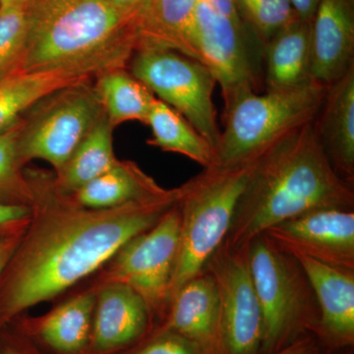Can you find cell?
<instances>
[{
  "mask_svg": "<svg viewBox=\"0 0 354 354\" xmlns=\"http://www.w3.org/2000/svg\"><path fill=\"white\" fill-rule=\"evenodd\" d=\"M113 127L104 114L64 167L55 174L58 189L64 194H74L118 162L113 150Z\"/></svg>",
  "mask_w": 354,
  "mask_h": 354,
  "instance_id": "obj_23",
  "label": "cell"
},
{
  "mask_svg": "<svg viewBox=\"0 0 354 354\" xmlns=\"http://www.w3.org/2000/svg\"><path fill=\"white\" fill-rule=\"evenodd\" d=\"M272 354H321L320 342L314 335H305L290 346Z\"/></svg>",
  "mask_w": 354,
  "mask_h": 354,
  "instance_id": "obj_32",
  "label": "cell"
},
{
  "mask_svg": "<svg viewBox=\"0 0 354 354\" xmlns=\"http://www.w3.org/2000/svg\"><path fill=\"white\" fill-rule=\"evenodd\" d=\"M17 72L62 71L95 78L127 68L138 22L106 0H27Z\"/></svg>",
  "mask_w": 354,
  "mask_h": 354,
  "instance_id": "obj_3",
  "label": "cell"
},
{
  "mask_svg": "<svg viewBox=\"0 0 354 354\" xmlns=\"http://www.w3.org/2000/svg\"><path fill=\"white\" fill-rule=\"evenodd\" d=\"M0 7H1V1H0Z\"/></svg>",
  "mask_w": 354,
  "mask_h": 354,
  "instance_id": "obj_38",
  "label": "cell"
},
{
  "mask_svg": "<svg viewBox=\"0 0 354 354\" xmlns=\"http://www.w3.org/2000/svg\"><path fill=\"white\" fill-rule=\"evenodd\" d=\"M349 1H351V3H353L354 0H349Z\"/></svg>",
  "mask_w": 354,
  "mask_h": 354,
  "instance_id": "obj_37",
  "label": "cell"
},
{
  "mask_svg": "<svg viewBox=\"0 0 354 354\" xmlns=\"http://www.w3.org/2000/svg\"><path fill=\"white\" fill-rule=\"evenodd\" d=\"M313 128L335 172L353 183L354 65L342 78L328 86Z\"/></svg>",
  "mask_w": 354,
  "mask_h": 354,
  "instance_id": "obj_18",
  "label": "cell"
},
{
  "mask_svg": "<svg viewBox=\"0 0 354 354\" xmlns=\"http://www.w3.org/2000/svg\"><path fill=\"white\" fill-rule=\"evenodd\" d=\"M97 300L92 332L83 354H120L156 328L145 300L124 283L95 286Z\"/></svg>",
  "mask_w": 354,
  "mask_h": 354,
  "instance_id": "obj_13",
  "label": "cell"
},
{
  "mask_svg": "<svg viewBox=\"0 0 354 354\" xmlns=\"http://www.w3.org/2000/svg\"><path fill=\"white\" fill-rule=\"evenodd\" d=\"M95 300L93 286L43 316L23 314L10 323L43 353L83 354L90 341Z\"/></svg>",
  "mask_w": 354,
  "mask_h": 354,
  "instance_id": "obj_17",
  "label": "cell"
},
{
  "mask_svg": "<svg viewBox=\"0 0 354 354\" xmlns=\"http://www.w3.org/2000/svg\"><path fill=\"white\" fill-rule=\"evenodd\" d=\"M120 354H199L194 344L174 330L157 327L132 348Z\"/></svg>",
  "mask_w": 354,
  "mask_h": 354,
  "instance_id": "obj_29",
  "label": "cell"
},
{
  "mask_svg": "<svg viewBox=\"0 0 354 354\" xmlns=\"http://www.w3.org/2000/svg\"><path fill=\"white\" fill-rule=\"evenodd\" d=\"M95 80L93 87L111 127L133 120L146 124L156 97L127 68L109 70Z\"/></svg>",
  "mask_w": 354,
  "mask_h": 354,
  "instance_id": "obj_25",
  "label": "cell"
},
{
  "mask_svg": "<svg viewBox=\"0 0 354 354\" xmlns=\"http://www.w3.org/2000/svg\"><path fill=\"white\" fill-rule=\"evenodd\" d=\"M327 208L353 211V183L335 172L311 121L256 160L225 242L247 245L281 221Z\"/></svg>",
  "mask_w": 354,
  "mask_h": 354,
  "instance_id": "obj_2",
  "label": "cell"
},
{
  "mask_svg": "<svg viewBox=\"0 0 354 354\" xmlns=\"http://www.w3.org/2000/svg\"><path fill=\"white\" fill-rule=\"evenodd\" d=\"M198 0H152L137 25V50L157 48L191 57L190 31Z\"/></svg>",
  "mask_w": 354,
  "mask_h": 354,
  "instance_id": "obj_21",
  "label": "cell"
},
{
  "mask_svg": "<svg viewBox=\"0 0 354 354\" xmlns=\"http://www.w3.org/2000/svg\"><path fill=\"white\" fill-rule=\"evenodd\" d=\"M242 19L265 46L298 17L290 0H234Z\"/></svg>",
  "mask_w": 354,
  "mask_h": 354,
  "instance_id": "obj_27",
  "label": "cell"
},
{
  "mask_svg": "<svg viewBox=\"0 0 354 354\" xmlns=\"http://www.w3.org/2000/svg\"><path fill=\"white\" fill-rule=\"evenodd\" d=\"M249 262L262 315L260 354L277 353L314 335L320 310L297 258L262 234L250 242Z\"/></svg>",
  "mask_w": 354,
  "mask_h": 354,
  "instance_id": "obj_5",
  "label": "cell"
},
{
  "mask_svg": "<svg viewBox=\"0 0 354 354\" xmlns=\"http://www.w3.org/2000/svg\"><path fill=\"white\" fill-rule=\"evenodd\" d=\"M32 214L0 278V330L101 270L118 249L176 204L167 195L111 209H88L58 189L55 174L27 169Z\"/></svg>",
  "mask_w": 354,
  "mask_h": 354,
  "instance_id": "obj_1",
  "label": "cell"
},
{
  "mask_svg": "<svg viewBox=\"0 0 354 354\" xmlns=\"http://www.w3.org/2000/svg\"><path fill=\"white\" fill-rule=\"evenodd\" d=\"M106 1L139 22L152 0H106Z\"/></svg>",
  "mask_w": 354,
  "mask_h": 354,
  "instance_id": "obj_33",
  "label": "cell"
},
{
  "mask_svg": "<svg viewBox=\"0 0 354 354\" xmlns=\"http://www.w3.org/2000/svg\"><path fill=\"white\" fill-rule=\"evenodd\" d=\"M155 179L131 160H118L109 171L71 194L79 205L88 209H111L133 202L167 195Z\"/></svg>",
  "mask_w": 354,
  "mask_h": 354,
  "instance_id": "obj_20",
  "label": "cell"
},
{
  "mask_svg": "<svg viewBox=\"0 0 354 354\" xmlns=\"http://www.w3.org/2000/svg\"><path fill=\"white\" fill-rule=\"evenodd\" d=\"M302 266L315 293L320 319L314 337L337 351L354 344V271L292 254Z\"/></svg>",
  "mask_w": 354,
  "mask_h": 354,
  "instance_id": "obj_15",
  "label": "cell"
},
{
  "mask_svg": "<svg viewBox=\"0 0 354 354\" xmlns=\"http://www.w3.org/2000/svg\"><path fill=\"white\" fill-rule=\"evenodd\" d=\"M0 354H44L12 324L0 330Z\"/></svg>",
  "mask_w": 354,
  "mask_h": 354,
  "instance_id": "obj_31",
  "label": "cell"
},
{
  "mask_svg": "<svg viewBox=\"0 0 354 354\" xmlns=\"http://www.w3.org/2000/svg\"><path fill=\"white\" fill-rule=\"evenodd\" d=\"M258 158L237 165H212L178 187L180 234L169 307L177 291L201 274L227 239L237 203Z\"/></svg>",
  "mask_w": 354,
  "mask_h": 354,
  "instance_id": "obj_4",
  "label": "cell"
},
{
  "mask_svg": "<svg viewBox=\"0 0 354 354\" xmlns=\"http://www.w3.org/2000/svg\"><path fill=\"white\" fill-rule=\"evenodd\" d=\"M290 254L354 271V212L313 209L281 221L264 232Z\"/></svg>",
  "mask_w": 354,
  "mask_h": 354,
  "instance_id": "obj_12",
  "label": "cell"
},
{
  "mask_svg": "<svg viewBox=\"0 0 354 354\" xmlns=\"http://www.w3.org/2000/svg\"><path fill=\"white\" fill-rule=\"evenodd\" d=\"M1 2H7V1H27V0H0Z\"/></svg>",
  "mask_w": 354,
  "mask_h": 354,
  "instance_id": "obj_36",
  "label": "cell"
},
{
  "mask_svg": "<svg viewBox=\"0 0 354 354\" xmlns=\"http://www.w3.org/2000/svg\"><path fill=\"white\" fill-rule=\"evenodd\" d=\"M152 137L147 141L165 152L180 153L204 169L216 165V153L208 141L180 113L156 97L147 118Z\"/></svg>",
  "mask_w": 354,
  "mask_h": 354,
  "instance_id": "obj_24",
  "label": "cell"
},
{
  "mask_svg": "<svg viewBox=\"0 0 354 354\" xmlns=\"http://www.w3.org/2000/svg\"><path fill=\"white\" fill-rule=\"evenodd\" d=\"M23 118L18 151L21 162L43 160L59 171L88 133L104 115L91 82L62 88L34 106Z\"/></svg>",
  "mask_w": 354,
  "mask_h": 354,
  "instance_id": "obj_10",
  "label": "cell"
},
{
  "mask_svg": "<svg viewBox=\"0 0 354 354\" xmlns=\"http://www.w3.org/2000/svg\"><path fill=\"white\" fill-rule=\"evenodd\" d=\"M92 79L62 71L15 72L4 77L0 80V131L48 95Z\"/></svg>",
  "mask_w": 354,
  "mask_h": 354,
  "instance_id": "obj_22",
  "label": "cell"
},
{
  "mask_svg": "<svg viewBox=\"0 0 354 354\" xmlns=\"http://www.w3.org/2000/svg\"><path fill=\"white\" fill-rule=\"evenodd\" d=\"M23 118L0 131V204L29 205L31 190L20 160L18 142Z\"/></svg>",
  "mask_w": 354,
  "mask_h": 354,
  "instance_id": "obj_26",
  "label": "cell"
},
{
  "mask_svg": "<svg viewBox=\"0 0 354 354\" xmlns=\"http://www.w3.org/2000/svg\"><path fill=\"white\" fill-rule=\"evenodd\" d=\"M310 60L314 82L332 85L354 65L353 3L321 0L311 21Z\"/></svg>",
  "mask_w": 354,
  "mask_h": 354,
  "instance_id": "obj_16",
  "label": "cell"
},
{
  "mask_svg": "<svg viewBox=\"0 0 354 354\" xmlns=\"http://www.w3.org/2000/svg\"><path fill=\"white\" fill-rule=\"evenodd\" d=\"M24 230L18 232V234L0 236V278H1L9 260L12 257L13 253L15 252Z\"/></svg>",
  "mask_w": 354,
  "mask_h": 354,
  "instance_id": "obj_34",
  "label": "cell"
},
{
  "mask_svg": "<svg viewBox=\"0 0 354 354\" xmlns=\"http://www.w3.org/2000/svg\"><path fill=\"white\" fill-rule=\"evenodd\" d=\"M191 57L216 77L223 102L246 91L259 93L264 46L234 0H198L190 31Z\"/></svg>",
  "mask_w": 354,
  "mask_h": 354,
  "instance_id": "obj_7",
  "label": "cell"
},
{
  "mask_svg": "<svg viewBox=\"0 0 354 354\" xmlns=\"http://www.w3.org/2000/svg\"><path fill=\"white\" fill-rule=\"evenodd\" d=\"M180 234L176 203L160 221L128 241L102 268L95 286L124 283L139 293L152 313L156 328L169 311V293L176 268Z\"/></svg>",
  "mask_w": 354,
  "mask_h": 354,
  "instance_id": "obj_9",
  "label": "cell"
},
{
  "mask_svg": "<svg viewBox=\"0 0 354 354\" xmlns=\"http://www.w3.org/2000/svg\"><path fill=\"white\" fill-rule=\"evenodd\" d=\"M31 214L29 205L0 204V236L23 232L29 223Z\"/></svg>",
  "mask_w": 354,
  "mask_h": 354,
  "instance_id": "obj_30",
  "label": "cell"
},
{
  "mask_svg": "<svg viewBox=\"0 0 354 354\" xmlns=\"http://www.w3.org/2000/svg\"><path fill=\"white\" fill-rule=\"evenodd\" d=\"M327 87L313 83L292 90L246 91L223 108L216 165H232L262 155L270 147L315 118Z\"/></svg>",
  "mask_w": 354,
  "mask_h": 354,
  "instance_id": "obj_6",
  "label": "cell"
},
{
  "mask_svg": "<svg viewBox=\"0 0 354 354\" xmlns=\"http://www.w3.org/2000/svg\"><path fill=\"white\" fill-rule=\"evenodd\" d=\"M158 327L183 335L199 354H230L218 291L209 272L203 271L177 291Z\"/></svg>",
  "mask_w": 354,
  "mask_h": 354,
  "instance_id": "obj_14",
  "label": "cell"
},
{
  "mask_svg": "<svg viewBox=\"0 0 354 354\" xmlns=\"http://www.w3.org/2000/svg\"><path fill=\"white\" fill-rule=\"evenodd\" d=\"M290 1L298 17L311 22L321 0H290Z\"/></svg>",
  "mask_w": 354,
  "mask_h": 354,
  "instance_id": "obj_35",
  "label": "cell"
},
{
  "mask_svg": "<svg viewBox=\"0 0 354 354\" xmlns=\"http://www.w3.org/2000/svg\"><path fill=\"white\" fill-rule=\"evenodd\" d=\"M249 245L232 247L223 241L203 270L215 281L230 354L261 353L262 315L251 274Z\"/></svg>",
  "mask_w": 354,
  "mask_h": 354,
  "instance_id": "obj_11",
  "label": "cell"
},
{
  "mask_svg": "<svg viewBox=\"0 0 354 354\" xmlns=\"http://www.w3.org/2000/svg\"><path fill=\"white\" fill-rule=\"evenodd\" d=\"M310 32L311 22L297 17L265 44L267 90H292L315 83L311 75Z\"/></svg>",
  "mask_w": 354,
  "mask_h": 354,
  "instance_id": "obj_19",
  "label": "cell"
},
{
  "mask_svg": "<svg viewBox=\"0 0 354 354\" xmlns=\"http://www.w3.org/2000/svg\"><path fill=\"white\" fill-rule=\"evenodd\" d=\"M129 68L158 100L180 113L216 153L221 130L213 94L218 83L206 65L176 51L141 48L133 55Z\"/></svg>",
  "mask_w": 354,
  "mask_h": 354,
  "instance_id": "obj_8",
  "label": "cell"
},
{
  "mask_svg": "<svg viewBox=\"0 0 354 354\" xmlns=\"http://www.w3.org/2000/svg\"><path fill=\"white\" fill-rule=\"evenodd\" d=\"M26 1L1 2L0 7V80L17 72L24 51Z\"/></svg>",
  "mask_w": 354,
  "mask_h": 354,
  "instance_id": "obj_28",
  "label": "cell"
}]
</instances>
